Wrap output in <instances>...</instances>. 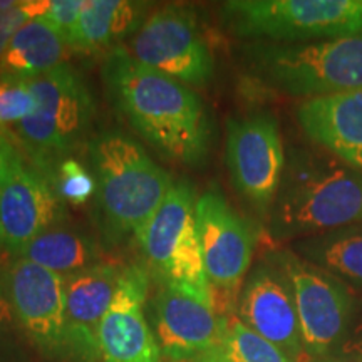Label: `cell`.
<instances>
[{
  "mask_svg": "<svg viewBox=\"0 0 362 362\" xmlns=\"http://www.w3.org/2000/svg\"><path fill=\"white\" fill-rule=\"evenodd\" d=\"M101 79L117 116L166 160L203 166L214 143V121L189 86L141 64L117 47L106 54Z\"/></svg>",
  "mask_w": 362,
  "mask_h": 362,
  "instance_id": "cell-1",
  "label": "cell"
},
{
  "mask_svg": "<svg viewBox=\"0 0 362 362\" xmlns=\"http://www.w3.org/2000/svg\"><path fill=\"white\" fill-rule=\"evenodd\" d=\"M267 221L275 242L362 223V171L324 149L292 148Z\"/></svg>",
  "mask_w": 362,
  "mask_h": 362,
  "instance_id": "cell-2",
  "label": "cell"
},
{
  "mask_svg": "<svg viewBox=\"0 0 362 362\" xmlns=\"http://www.w3.org/2000/svg\"><path fill=\"white\" fill-rule=\"evenodd\" d=\"M96 180L98 226L106 247L136 242L165 202L173 178L138 141L119 129H103L88 141Z\"/></svg>",
  "mask_w": 362,
  "mask_h": 362,
  "instance_id": "cell-3",
  "label": "cell"
},
{
  "mask_svg": "<svg viewBox=\"0 0 362 362\" xmlns=\"http://www.w3.org/2000/svg\"><path fill=\"white\" fill-rule=\"evenodd\" d=\"M242 59L253 79L287 96L362 90V33L302 44L248 42Z\"/></svg>",
  "mask_w": 362,
  "mask_h": 362,
  "instance_id": "cell-4",
  "label": "cell"
},
{
  "mask_svg": "<svg viewBox=\"0 0 362 362\" xmlns=\"http://www.w3.org/2000/svg\"><path fill=\"white\" fill-rule=\"evenodd\" d=\"M220 21L250 42H315L362 33V0H230Z\"/></svg>",
  "mask_w": 362,
  "mask_h": 362,
  "instance_id": "cell-5",
  "label": "cell"
},
{
  "mask_svg": "<svg viewBox=\"0 0 362 362\" xmlns=\"http://www.w3.org/2000/svg\"><path fill=\"white\" fill-rule=\"evenodd\" d=\"M197 200V193L188 180L175 181L136 243L141 250L144 269L158 282L214 305L198 235Z\"/></svg>",
  "mask_w": 362,
  "mask_h": 362,
  "instance_id": "cell-6",
  "label": "cell"
},
{
  "mask_svg": "<svg viewBox=\"0 0 362 362\" xmlns=\"http://www.w3.org/2000/svg\"><path fill=\"white\" fill-rule=\"evenodd\" d=\"M27 83L35 98V110L13 126L12 133L34 158V166L71 156L88 136L96 115L84 78L64 62Z\"/></svg>",
  "mask_w": 362,
  "mask_h": 362,
  "instance_id": "cell-7",
  "label": "cell"
},
{
  "mask_svg": "<svg viewBox=\"0 0 362 362\" xmlns=\"http://www.w3.org/2000/svg\"><path fill=\"white\" fill-rule=\"evenodd\" d=\"M291 280L307 359L337 356L361 319V298L291 247L269 252Z\"/></svg>",
  "mask_w": 362,
  "mask_h": 362,
  "instance_id": "cell-8",
  "label": "cell"
},
{
  "mask_svg": "<svg viewBox=\"0 0 362 362\" xmlns=\"http://www.w3.org/2000/svg\"><path fill=\"white\" fill-rule=\"evenodd\" d=\"M197 225L215 310L221 317L235 315L240 291L252 269L259 232L216 188L198 197Z\"/></svg>",
  "mask_w": 362,
  "mask_h": 362,
  "instance_id": "cell-9",
  "label": "cell"
},
{
  "mask_svg": "<svg viewBox=\"0 0 362 362\" xmlns=\"http://www.w3.org/2000/svg\"><path fill=\"white\" fill-rule=\"evenodd\" d=\"M126 51L141 64L187 86H205L214 79V52L197 13L185 4L151 11Z\"/></svg>",
  "mask_w": 362,
  "mask_h": 362,
  "instance_id": "cell-10",
  "label": "cell"
},
{
  "mask_svg": "<svg viewBox=\"0 0 362 362\" xmlns=\"http://www.w3.org/2000/svg\"><path fill=\"white\" fill-rule=\"evenodd\" d=\"M282 136L270 112L233 117L226 124V166L233 188L269 220L285 170Z\"/></svg>",
  "mask_w": 362,
  "mask_h": 362,
  "instance_id": "cell-11",
  "label": "cell"
},
{
  "mask_svg": "<svg viewBox=\"0 0 362 362\" xmlns=\"http://www.w3.org/2000/svg\"><path fill=\"white\" fill-rule=\"evenodd\" d=\"M6 280L24 337L45 359H67L64 277L25 259H13Z\"/></svg>",
  "mask_w": 362,
  "mask_h": 362,
  "instance_id": "cell-12",
  "label": "cell"
},
{
  "mask_svg": "<svg viewBox=\"0 0 362 362\" xmlns=\"http://www.w3.org/2000/svg\"><path fill=\"white\" fill-rule=\"evenodd\" d=\"M240 320L292 362H307L292 285L269 252L252 265L238 297Z\"/></svg>",
  "mask_w": 362,
  "mask_h": 362,
  "instance_id": "cell-13",
  "label": "cell"
},
{
  "mask_svg": "<svg viewBox=\"0 0 362 362\" xmlns=\"http://www.w3.org/2000/svg\"><path fill=\"white\" fill-rule=\"evenodd\" d=\"M149 274L123 267L112 302L99 327L98 362H165L148 317Z\"/></svg>",
  "mask_w": 362,
  "mask_h": 362,
  "instance_id": "cell-14",
  "label": "cell"
},
{
  "mask_svg": "<svg viewBox=\"0 0 362 362\" xmlns=\"http://www.w3.org/2000/svg\"><path fill=\"white\" fill-rule=\"evenodd\" d=\"M148 317L168 362H197L214 352L223 332L225 317L214 305L171 285L160 284L148 300Z\"/></svg>",
  "mask_w": 362,
  "mask_h": 362,
  "instance_id": "cell-15",
  "label": "cell"
},
{
  "mask_svg": "<svg viewBox=\"0 0 362 362\" xmlns=\"http://www.w3.org/2000/svg\"><path fill=\"white\" fill-rule=\"evenodd\" d=\"M66 203L35 166L22 165L0 189V243L17 257L30 240L67 223Z\"/></svg>",
  "mask_w": 362,
  "mask_h": 362,
  "instance_id": "cell-16",
  "label": "cell"
},
{
  "mask_svg": "<svg viewBox=\"0 0 362 362\" xmlns=\"http://www.w3.org/2000/svg\"><path fill=\"white\" fill-rule=\"evenodd\" d=\"M123 267L99 262L64 277L66 349L74 362H98L99 327L110 309Z\"/></svg>",
  "mask_w": 362,
  "mask_h": 362,
  "instance_id": "cell-17",
  "label": "cell"
},
{
  "mask_svg": "<svg viewBox=\"0 0 362 362\" xmlns=\"http://www.w3.org/2000/svg\"><path fill=\"white\" fill-rule=\"evenodd\" d=\"M297 121L324 151L362 171V90L305 99Z\"/></svg>",
  "mask_w": 362,
  "mask_h": 362,
  "instance_id": "cell-18",
  "label": "cell"
},
{
  "mask_svg": "<svg viewBox=\"0 0 362 362\" xmlns=\"http://www.w3.org/2000/svg\"><path fill=\"white\" fill-rule=\"evenodd\" d=\"M151 2L84 0L74 51L110 54L138 33L151 13Z\"/></svg>",
  "mask_w": 362,
  "mask_h": 362,
  "instance_id": "cell-19",
  "label": "cell"
},
{
  "mask_svg": "<svg viewBox=\"0 0 362 362\" xmlns=\"http://www.w3.org/2000/svg\"><path fill=\"white\" fill-rule=\"evenodd\" d=\"M67 45L44 17L22 25L0 59V78L34 79L64 64Z\"/></svg>",
  "mask_w": 362,
  "mask_h": 362,
  "instance_id": "cell-20",
  "label": "cell"
},
{
  "mask_svg": "<svg viewBox=\"0 0 362 362\" xmlns=\"http://www.w3.org/2000/svg\"><path fill=\"white\" fill-rule=\"evenodd\" d=\"M291 248L354 292L362 293V223L296 240Z\"/></svg>",
  "mask_w": 362,
  "mask_h": 362,
  "instance_id": "cell-21",
  "label": "cell"
},
{
  "mask_svg": "<svg viewBox=\"0 0 362 362\" xmlns=\"http://www.w3.org/2000/svg\"><path fill=\"white\" fill-rule=\"evenodd\" d=\"M16 259H25L67 277L103 262V247L89 233L64 223L30 240Z\"/></svg>",
  "mask_w": 362,
  "mask_h": 362,
  "instance_id": "cell-22",
  "label": "cell"
},
{
  "mask_svg": "<svg viewBox=\"0 0 362 362\" xmlns=\"http://www.w3.org/2000/svg\"><path fill=\"white\" fill-rule=\"evenodd\" d=\"M206 357L215 362H292L279 347L248 329L237 315L225 317L218 346Z\"/></svg>",
  "mask_w": 362,
  "mask_h": 362,
  "instance_id": "cell-23",
  "label": "cell"
},
{
  "mask_svg": "<svg viewBox=\"0 0 362 362\" xmlns=\"http://www.w3.org/2000/svg\"><path fill=\"white\" fill-rule=\"evenodd\" d=\"M52 183L61 200L69 205L81 206L96 194V180L83 163L72 156L59 158L49 165L35 166Z\"/></svg>",
  "mask_w": 362,
  "mask_h": 362,
  "instance_id": "cell-24",
  "label": "cell"
},
{
  "mask_svg": "<svg viewBox=\"0 0 362 362\" xmlns=\"http://www.w3.org/2000/svg\"><path fill=\"white\" fill-rule=\"evenodd\" d=\"M34 110L35 98L25 79L0 78V129L13 128Z\"/></svg>",
  "mask_w": 362,
  "mask_h": 362,
  "instance_id": "cell-25",
  "label": "cell"
},
{
  "mask_svg": "<svg viewBox=\"0 0 362 362\" xmlns=\"http://www.w3.org/2000/svg\"><path fill=\"white\" fill-rule=\"evenodd\" d=\"M84 0H51L44 19L51 24L64 40L67 49H72L78 39L79 17L83 12Z\"/></svg>",
  "mask_w": 362,
  "mask_h": 362,
  "instance_id": "cell-26",
  "label": "cell"
},
{
  "mask_svg": "<svg viewBox=\"0 0 362 362\" xmlns=\"http://www.w3.org/2000/svg\"><path fill=\"white\" fill-rule=\"evenodd\" d=\"M22 330L13 315L11 298L7 292L6 270L0 272V362H12V354L17 349V334ZM24 336V334H22Z\"/></svg>",
  "mask_w": 362,
  "mask_h": 362,
  "instance_id": "cell-27",
  "label": "cell"
},
{
  "mask_svg": "<svg viewBox=\"0 0 362 362\" xmlns=\"http://www.w3.org/2000/svg\"><path fill=\"white\" fill-rule=\"evenodd\" d=\"M22 165H24V160H22L21 153L6 136L0 133V189Z\"/></svg>",
  "mask_w": 362,
  "mask_h": 362,
  "instance_id": "cell-28",
  "label": "cell"
},
{
  "mask_svg": "<svg viewBox=\"0 0 362 362\" xmlns=\"http://www.w3.org/2000/svg\"><path fill=\"white\" fill-rule=\"evenodd\" d=\"M337 356L352 362H362V317Z\"/></svg>",
  "mask_w": 362,
  "mask_h": 362,
  "instance_id": "cell-29",
  "label": "cell"
},
{
  "mask_svg": "<svg viewBox=\"0 0 362 362\" xmlns=\"http://www.w3.org/2000/svg\"><path fill=\"white\" fill-rule=\"evenodd\" d=\"M13 259H16V257H13V253L8 250L7 247H4L2 243H0V272L6 270L7 267L12 264Z\"/></svg>",
  "mask_w": 362,
  "mask_h": 362,
  "instance_id": "cell-30",
  "label": "cell"
},
{
  "mask_svg": "<svg viewBox=\"0 0 362 362\" xmlns=\"http://www.w3.org/2000/svg\"><path fill=\"white\" fill-rule=\"evenodd\" d=\"M307 362H352V361H347L339 356H330V357H319V359H309Z\"/></svg>",
  "mask_w": 362,
  "mask_h": 362,
  "instance_id": "cell-31",
  "label": "cell"
},
{
  "mask_svg": "<svg viewBox=\"0 0 362 362\" xmlns=\"http://www.w3.org/2000/svg\"><path fill=\"white\" fill-rule=\"evenodd\" d=\"M197 362H215V361H211L210 357H203V359H200V361H197Z\"/></svg>",
  "mask_w": 362,
  "mask_h": 362,
  "instance_id": "cell-32",
  "label": "cell"
}]
</instances>
